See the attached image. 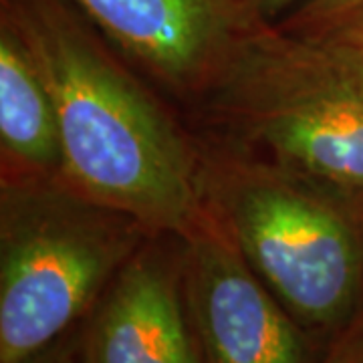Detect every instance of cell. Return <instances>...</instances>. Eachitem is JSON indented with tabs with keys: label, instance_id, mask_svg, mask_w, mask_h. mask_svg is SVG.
<instances>
[{
	"label": "cell",
	"instance_id": "1",
	"mask_svg": "<svg viewBox=\"0 0 363 363\" xmlns=\"http://www.w3.org/2000/svg\"><path fill=\"white\" fill-rule=\"evenodd\" d=\"M51 95L61 182L95 204L182 238L206 202L200 150L69 0H0Z\"/></svg>",
	"mask_w": 363,
	"mask_h": 363
},
{
	"label": "cell",
	"instance_id": "2",
	"mask_svg": "<svg viewBox=\"0 0 363 363\" xmlns=\"http://www.w3.org/2000/svg\"><path fill=\"white\" fill-rule=\"evenodd\" d=\"M200 182L252 271L309 333L331 341L362 313L355 198L230 150L200 152Z\"/></svg>",
	"mask_w": 363,
	"mask_h": 363
},
{
	"label": "cell",
	"instance_id": "3",
	"mask_svg": "<svg viewBox=\"0 0 363 363\" xmlns=\"http://www.w3.org/2000/svg\"><path fill=\"white\" fill-rule=\"evenodd\" d=\"M216 116L272 162L363 198V55L262 18L206 95Z\"/></svg>",
	"mask_w": 363,
	"mask_h": 363
},
{
	"label": "cell",
	"instance_id": "4",
	"mask_svg": "<svg viewBox=\"0 0 363 363\" xmlns=\"http://www.w3.org/2000/svg\"><path fill=\"white\" fill-rule=\"evenodd\" d=\"M145 236L63 182L2 178L0 363H26L65 339Z\"/></svg>",
	"mask_w": 363,
	"mask_h": 363
},
{
	"label": "cell",
	"instance_id": "5",
	"mask_svg": "<svg viewBox=\"0 0 363 363\" xmlns=\"http://www.w3.org/2000/svg\"><path fill=\"white\" fill-rule=\"evenodd\" d=\"M180 240L184 297L204 363H319L309 333L206 204Z\"/></svg>",
	"mask_w": 363,
	"mask_h": 363
},
{
	"label": "cell",
	"instance_id": "6",
	"mask_svg": "<svg viewBox=\"0 0 363 363\" xmlns=\"http://www.w3.org/2000/svg\"><path fill=\"white\" fill-rule=\"evenodd\" d=\"M97 33L178 95H208L262 16L250 0H69Z\"/></svg>",
	"mask_w": 363,
	"mask_h": 363
},
{
	"label": "cell",
	"instance_id": "7",
	"mask_svg": "<svg viewBox=\"0 0 363 363\" xmlns=\"http://www.w3.org/2000/svg\"><path fill=\"white\" fill-rule=\"evenodd\" d=\"M83 363H204L184 297L182 247L145 242L93 307Z\"/></svg>",
	"mask_w": 363,
	"mask_h": 363
},
{
	"label": "cell",
	"instance_id": "8",
	"mask_svg": "<svg viewBox=\"0 0 363 363\" xmlns=\"http://www.w3.org/2000/svg\"><path fill=\"white\" fill-rule=\"evenodd\" d=\"M2 178L61 182V147L51 95L23 39L0 18Z\"/></svg>",
	"mask_w": 363,
	"mask_h": 363
},
{
	"label": "cell",
	"instance_id": "9",
	"mask_svg": "<svg viewBox=\"0 0 363 363\" xmlns=\"http://www.w3.org/2000/svg\"><path fill=\"white\" fill-rule=\"evenodd\" d=\"M359 4H363V0H305L293 9L281 26L301 35H313Z\"/></svg>",
	"mask_w": 363,
	"mask_h": 363
},
{
	"label": "cell",
	"instance_id": "10",
	"mask_svg": "<svg viewBox=\"0 0 363 363\" xmlns=\"http://www.w3.org/2000/svg\"><path fill=\"white\" fill-rule=\"evenodd\" d=\"M319 363H363V309L329 341Z\"/></svg>",
	"mask_w": 363,
	"mask_h": 363
},
{
	"label": "cell",
	"instance_id": "11",
	"mask_svg": "<svg viewBox=\"0 0 363 363\" xmlns=\"http://www.w3.org/2000/svg\"><path fill=\"white\" fill-rule=\"evenodd\" d=\"M313 35L327 37V39L341 43V45L363 55V4L351 9L350 13L341 14L333 23H329Z\"/></svg>",
	"mask_w": 363,
	"mask_h": 363
},
{
	"label": "cell",
	"instance_id": "12",
	"mask_svg": "<svg viewBox=\"0 0 363 363\" xmlns=\"http://www.w3.org/2000/svg\"><path fill=\"white\" fill-rule=\"evenodd\" d=\"M26 363H77V359H75V350L71 347V343L67 339H61L59 343L51 345L49 350L35 355Z\"/></svg>",
	"mask_w": 363,
	"mask_h": 363
},
{
	"label": "cell",
	"instance_id": "13",
	"mask_svg": "<svg viewBox=\"0 0 363 363\" xmlns=\"http://www.w3.org/2000/svg\"><path fill=\"white\" fill-rule=\"evenodd\" d=\"M255 4V9L267 21L277 18L281 13H285L289 9H297L298 4H303L305 0H250Z\"/></svg>",
	"mask_w": 363,
	"mask_h": 363
}]
</instances>
